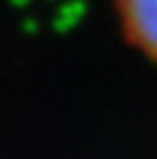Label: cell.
<instances>
[{"label":"cell","mask_w":157,"mask_h":159,"mask_svg":"<svg viewBox=\"0 0 157 159\" xmlns=\"http://www.w3.org/2000/svg\"><path fill=\"white\" fill-rule=\"evenodd\" d=\"M126 41L157 60V0H114Z\"/></svg>","instance_id":"6da1fadb"}]
</instances>
